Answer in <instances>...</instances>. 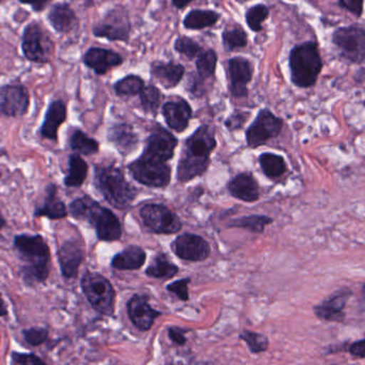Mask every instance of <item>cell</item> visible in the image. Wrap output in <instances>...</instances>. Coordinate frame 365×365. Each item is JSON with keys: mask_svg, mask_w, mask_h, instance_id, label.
<instances>
[{"mask_svg": "<svg viewBox=\"0 0 365 365\" xmlns=\"http://www.w3.org/2000/svg\"><path fill=\"white\" fill-rule=\"evenodd\" d=\"M70 149L76 155L91 157L97 155L100 150V143L95 138H91L81 129H74L70 134Z\"/></svg>", "mask_w": 365, "mask_h": 365, "instance_id": "30", "label": "cell"}, {"mask_svg": "<svg viewBox=\"0 0 365 365\" xmlns=\"http://www.w3.org/2000/svg\"><path fill=\"white\" fill-rule=\"evenodd\" d=\"M191 282L190 279H179V281L173 282L172 284H168L166 286V289L168 292H173L176 294L180 300H189V284Z\"/></svg>", "mask_w": 365, "mask_h": 365, "instance_id": "44", "label": "cell"}, {"mask_svg": "<svg viewBox=\"0 0 365 365\" xmlns=\"http://www.w3.org/2000/svg\"><path fill=\"white\" fill-rule=\"evenodd\" d=\"M88 163L81 155L72 153L68 158V172L63 185L69 189H80L88 177Z\"/></svg>", "mask_w": 365, "mask_h": 365, "instance_id": "29", "label": "cell"}, {"mask_svg": "<svg viewBox=\"0 0 365 365\" xmlns=\"http://www.w3.org/2000/svg\"><path fill=\"white\" fill-rule=\"evenodd\" d=\"M339 6H341L347 11L351 12L356 16H361L363 14V1H354V0H341L339 1Z\"/></svg>", "mask_w": 365, "mask_h": 365, "instance_id": "47", "label": "cell"}, {"mask_svg": "<svg viewBox=\"0 0 365 365\" xmlns=\"http://www.w3.org/2000/svg\"><path fill=\"white\" fill-rule=\"evenodd\" d=\"M10 363L11 365H48L43 359L33 352L12 351Z\"/></svg>", "mask_w": 365, "mask_h": 365, "instance_id": "43", "label": "cell"}, {"mask_svg": "<svg viewBox=\"0 0 365 365\" xmlns=\"http://www.w3.org/2000/svg\"><path fill=\"white\" fill-rule=\"evenodd\" d=\"M162 98L163 96L157 86L153 84L145 86L142 93H140V103L144 112L147 114L157 115Z\"/></svg>", "mask_w": 365, "mask_h": 365, "instance_id": "38", "label": "cell"}, {"mask_svg": "<svg viewBox=\"0 0 365 365\" xmlns=\"http://www.w3.org/2000/svg\"><path fill=\"white\" fill-rule=\"evenodd\" d=\"M147 254L138 245H130L112 258L110 266L117 270H138L146 262Z\"/></svg>", "mask_w": 365, "mask_h": 365, "instance_id": "28", "label": "cell"}, {"mask_svg": "<svg viewBox=\"0 0 365 365\" xmlns=\"http://www.w3.org/2000/svg\"><path fill=\"white\" fill-rule=\"evenodd\" d=\"M270 10L264 4L252 6L245 12V22L252 31L259 33L262 29V23L269 18Z\"/></svg>", "mask_w": 365, "mask_h": 365, "instance_id": "39", "label": "cell"}, {"mask_svg": "<svg viewBox=\"0 0 365 365\" xmlns=\"http://www.w3.org/2000/svg\"><path fill=\"white\" fill-rule=\"evenodd\" d=\"M190 332L189 329L179 328V327H170L168 329V336L179 346H183L187 343L185 333Z\"/></svg>", "mask_w": 365, "mask_h": 365, "instance_id": "46", "label": "cell"}, {"mask_svg": "<svg viewBox=\"0 0 365 365\" xmlns=\"http://www.w3.org/2000/svg\"><path fill=\"white\" fill-rule=\"evenodd\" d=\"M68 215V207L66 206L65 202L58 197V187L55 183H48L44 193L43 204L35 209L34 217L61 220Z\"/></svg>", "mask_w": 365, "mask_h": 365, "instance_id": "24", "label": "cell"}, {"mask_svg": "<svg viewBox=\"0 0 365 365\" xmlns=\"http://www.w3.org/2000/svg\"><path fill=\"white\" fill-rule=\"evenodd\" d=\"M178 272V267L173 264L164 253L157 254L146 269V274L155 279H172Z\"/></svg>", "mask_w": 365, "mask_h": 365, "instance_id": "33", "label": "cell"}, {"mask_svg": "<svg viewBox=\"0 0 365 365\" xmlns=\"http://www.w3.org/2000/svg\"><path fill=\"white\" fill-rule=\"evenodd\" d=\"M83 63L97 76H106L110 70L123 65V58L115 51L93 46L85 53Z\"/></svg>", "mask_w": 365, "mask_h": 365, "instance_id": "19", "label": "cell"}, {"mask_svg": "<svg viewBox=\"0 0 365 365\" xmlns=\"http://www.w3.org/2000/svg\"><path fill=\"white\" fill-rule=\"evenodd\" d=\"M174 48L179 54L189 59L195 58L204 51L197 42L189 37H179L175 41Z\"/></svg>", "mask_w": 365, "mask_h": 365, "instance_id": "41", "label": "cell"}, {"mask_svg": "<svg viewBox=\"0 0 365 365\" xmlns=\"http://www.w3.org/2000/svg\"><path fill=\"white\" fill-rule=\"evenodd\" d=\"M292 82L299 88H311L317 82L322 69V59L316 42L294 46L289 54Z\"/></svg>", "mask_w": 365, "mask_h": 365, "instance_id": "5", "label": "cell"}, {"mask_svg": "<svg viewBox=\"0 0 365 365\" xmlns=\"http://www.w3.org/2000/svg\"><path fill=\"white\" fill-rule=\"evenodd\" d=\"M349 352L352 356L358 359L365 358V339H362L360 341H354V344L350 345Z\"/></svg>", "mask_w": 365, "mask_h": 365, "instance_id": "48", "label": "cell"}, {"mask_svg": "<svg viewBox=\"0 0 365 365\" xmlns=\"http://www.w3.org/2000/svg\"><path fill=\"white\" fill-rule=\"evenodd\" d=\"M283 125V119L275 116L271 110L267 108L260 110L255 120L245 132L247 146L258 148L268 140L277 138L281 134Z\"/></svg>", "mask_w": 365, "mask_h": 365, "instance_id": "12", "label": "cell"}, {"mask_svg": "<svg viewBox=\"0 0 365 365\" xmlns=\"http://www.w3.org/2000/svg\"><path fill=\"white\" fill-rule=\"evenodd\" d=\"M191 4V1H173L172 5L176 7L177 9H183Z\"/></svg>", "mask_w": 365, "mask_h": 365, "instance_id": "51", "label": "cell"}, {"mask_svg": "<svg viewBox=\"0 0 365 365\" xmlns=\"http://www.w3.org/2000/svg\"><path fill=\"white\" fill-rule=\"evenodd\" d=\"M48 21L55 31L59 34L71 33L80 25L78 16L68 3L53 5L48 14Z\"/></svg>", "mask_w": 365, "mask_h": 365, "instance_id": "26", "label": "cell"}, {"mask_svg": "<svg viewBox=\"0 0 365 365\" xmlns=\"http://www.w3.org/2000/svg\"><path fill=\"white\" fill-rule=\"evenodd\" d=\"M240 339L247 343L250 350L253 354H262V352L266 351L268 349L269 339L264 335L260 334V333L245 330L241 333Z\"/></svg>", "mask_w": 365, "mask_h": 365, "instance_id": "40", "label": "cell"}, {"mask_svg": "<svg viewBox=\"0 0 365 365\" xmlns=\"http://www.w3.org/2000/svg\"><path fill=\"white\" fill-rule=\"evenodd\" d=\"M332 41L350 63H362L364 61L365 31L362 26L339 27L333 33Z\"/></svg>", "mask_w": 365, "mask_h": 365, "instance_id": "11", "label": "cell"}, {"mask_svg": "<svg viewBox=\"0 0 365 365\" xmlns=\"http://www.w3.org/2000/svg\"><path fill=\"white\" fill-rule=\"evenodd\" d=\"M61 274L66 279H76L85 258L82 245L76 240H67L57 252Z\"/></svg>", "mask_w": 365, "mask_h": 365, "instance_id": "18", "label": "cell"}, {"mask_svg": "<svg viewBox=\"0 0 365 365\" xmlns=\"http://www.w3.org/2000/svg\"><path fill=\"white\" fill-rule=\"evenodd\" d=\"M222 40H223L224 48L227 52L245 48L249 42L247 34L240 25H235L232 29H226L222 35Z\"/></svg>", "mask_w": 365, "mask_h": 365, "instance_id": "37", "label": "cell"}, {"mask_svg": "<svg viewBox=\"0 0 365 365\" xmlns=\"http://www.w3.org/2000/svg\"><path fill=\"white\" fill-rule=\"evenodd\" d=\"M162 115L166 125L177 133H182L190 125L192 108L182 98H174L162 106Z\"/></svg>", "mask_w": 365, "mask_h": 365, "instance_id": "21", "label": "cell"}, {"mask_svg": "<svg viewBox=\"0 0 365 365\" xmlns=\"http://www.w3.org/2000/svg\"><path fill=\"white\" fill-rule=\"evenodd\" d=\"M258 162L264 176L272 180L281 178L287 172V165L282 155L272 153H264L259 155Z\"/></svg>", "mask_w": 365, "mask_h": 365, "instance_id": "32", "label": "cell"}, {"mask_svg": "<svg viewBox=\"0 0 365 365\" xmlns=\"http://www.w3.org/2000/svg\"><path fill=\"white\" fill-rule=\"evenodd\" d=\"M22 334L29 345L38 347V346L43 345L48 341L50 332L48 329L42 328V327H31V328L24 329Z\"/></svg>", "mask_w": 365, "mask_h": 365, "instance_id": "42", "label": "cell"}, {"mask_svg": "<svg viewBox=\"0 0 365 365\" xmlns=\"http://www.w3.org/2000/svg\"><path fill=\"white\" fill-rule=\"evenodd\" d=\"M145 87V82L140 76L129 74L121 80L117 81L113 88L119 97H135L140 96Z\"/></svg>", "mask_w": 365, "mask_h": 365, "instance_id": "35", "label": "cell"}, {"mask_svg": "<svg viewBox=\"0 0 365 365\" xmlns=\"http://www.w3.org/2000/svg\"><path fill=\"white\" fill-rule=\"evenodd\" d=\"M83 294L98 313L112 317L115 313L116 292L110 279L93 271H87L81 279Z\"/></svg>", "mask_w": 365, "mask_h": 365, "instance_id": "6", "label": "cell"}, {"mask_svg": "<svg viewBox=\"0 0 365 365\" xmlns=\"http://www.w3.org/2000/svg\"><path fill=\"white\" fill-rule=\"evenodd\" d=\"M272 222L273 220L267 215H252L232 220L228 224V227L241 228L255 234H262L267 226L270 225Z\"/></svg>", "mask_w": 365, "mask_h": 365, "instance_id": "34", "label": "cell"}, {"mask_svg": "<svg viewBox=\"0 0 365 365\" xmlns=\"http://www.w3.org/2000/svg\"><path fill=\"white\" fill-rule=\"evenodd\" d=\"M140 217L144 225L155 234H177L182 228V222L178 215L165 205H145L140 209Z\"/></svg>", "mask_w": 365, "mask_h": 365, "instance_id": "10", "label": "cell"}, {"mask_svg": "<svg viewBox=\"0 0 365 365\" xmlns=\"http://www.w3.org/2000/svg\"><path fill=\"white\" fill-rule=\"evenodd\" d=\"M215 147L217 140L213 128L200 125L185 142L177 168V179L185 183L202 176L210 165L211 153Z\"/></svg>", "mask_w": 365, "mask_h": 365, "instance_id": "1", "label": "cell"}, {"mask_svg": "<svg viewBox=\"0 0 365 365\" xmlns=\"http://www.w3.org/2000/svg\"><path fill=\"white\" fill-rule=\"evenodd\" d=\"M31 95L22 84H7L0 88V116L23 118L29 113Z\"/></svg>", "mask_w": 365, "mask_h": 365, "instance_id": "13", "label": "cell"}, {"mask_svg": "<svg viewBox=\"0 0 365 365\" xmlns=\"http://www.w3.org/2000/svg\"><path fill=\"white\" fill-rule=\"evenodd\" d=\"M1 177H3V174H1V173H0V178H1Z\"/></svg>", "mask_w": 365, "mask_h": 365, "instance_id": "53", "label": "cell"}, {"mask_svg": "<svg viewBox=\"0 0 365 365\" xmlns=\"http://www.w3.org/2000/svg\"><path fill=\"white\" fill-rule=\"evenodd\" d=\"M128 315L136 329L140 331L150 330L155 319L162 315L149 304V298L146 294H134L127 304Z\"/></svg>", "mask_w": 365, "mask_h": 365, "instance_id": "17", "label": "cell"}, {"mask_svg": "<svg viewBox=\"0 0 365 365\" xmlns=\"http://www.w3.org/2000/svg\"><path fill=\"white\" fill-rule=\"evenodd\" d=\"M178 145V140L168 130L161 125H157L146 140V147L142 155L166 163L174 158L175 149Z\"/></svg>", "mask_w": 365, "mask_h": 365, "instance_id": "14", "label": "cell"}, {"mask_svg": "<svg viewBox=\"0 0 365 365\" xmlns=\"http://www.w3.org/2000/svg\"><path fill=\"white\" fill-rule=\"evenodd\" d=\"M220 16L211 10H192L183 19V27L189 31H202L209 29L219 22Z\"/></svg>", "mask_w": 365, "mask_h": 365, "instance_id": "31", "label": "cell"}, {"mask_svg": "<svg viewBox=\"0 0 365 365\" xmlns=\"http://www.w3.org/2000/svg\"><path fill=\"white\" fill-rule=\"evenodd\" d=\"M128 170L134 180L153 189H165L172 179V168L168 163H161L144 155L131 162Z\"/></svg>", "mask_w": 365, "mask_h": 365, "instance_id": "7", "label": "cell"}, {"mask_svg": "<svg viewBox=\"0 0 365 365\" xmlns=\"http://www.w3.org/2000/svg\"><path fill=\"white\" fill-rule=\"evenodd\" d=\"M254 68L245 57H234L228 61L230 91L235 98H247V85L253 78Z\"/></svg>", "mask_w": 365, "mask_h": 365, "instance_id": "16", "label": "cell"}, {"mask_svg": "<svg viewBox=\"0 0 365 365\" xmlns=\"http://www.w3.org/2000/svg\"><path fill=\"white\" fill-rule=\"evenodd\" d=\"M151 76L165 89L178 86L185 76V67L180 63L155 61L151 65Z\"/></svg>", "mask_w": 365, "mask_h": 365, "instance_id": "27", "label": "cell"}, {"mask_svg": "<svg viewBox=\"0 0 365 365\" xmlns=\"http://www.w3.org/2000/svg\"><path fill=\"white\" fill-rule=\"evenodd\" d=\"M8 315V307L4 301L3 297H1V292H0V317Z\"/></svg>", "mask_w": 365, "mask_h": 365, "instance_id": "50", "label": "cell"}, {"mask_svg": "<svg viewBox=\"0 0 365 365\" xmlns=\"http://www.w3.org/2000/svg\"><path fill=\"white\" fill-rule=\"evenodd\" d=\"M131 29L129 12L123 6H116L106 11L102 20L93 26V34L95 37L108 41L127 43Z\"/></svg>", "mask_w": 365, "mask_h": 365, "instance_id": "8", "label": "cell"}, {"mask_svg": "<svg viewBox=\"0 0 365 365\" xmlns=\"http://www.w3.org/2000/svg\"><path fill=\"white\" fill-rule=\"evenodd\" d=\"M68 213L74 220L91 224L100 241L114 242L123 236V226L118 217L91 196L84 195L72 200L68 207Z\"/></svg>", "mask_w": 365, "mask_h": 365, "instance_id": "3", "label": "cell"}, {"mask_svg": "<svg viewBox=\"0 0 365 365\" xmlns=\"http://www.w3.org/2000/svg\"><path fill=\"white\" fill-rule=\"evenodd\" d=\"M108 140L125 157L135 151L140 144V138L133 127L125 123H114L108 129Z\"/></svg>", "mask_w": 365, "mask_h": 365, "instance_id": "23", "label": "cell"}, {"mask_svg": "<svg viewBox=\"0 0 365 365\" xmlns=\"http://www.w3.org/2000/svg\"><path fill=\"white\" fill-rule=\"evenodd\" d=\"M217 55L213 50L202 51L196 59V70L200 82L213 78L217 69Z\"/></svg>", "mask_w": 365, "mask_h": 365, "instance_id": "36", "label": "cell"}, {"mask_svg": "<svg viewBox=\"0 0 365 365\" xmlns=\"http://www.w3.org/2000/svg\"><path fill=\"white\" fill-rule=\"evenodd\" d=\"M14 247L21 260L25 262L21 274L29 285L44 283L50 277L51 250L41 235H16Z\"/></svg>", "mask_w": 365, "mask_h": 365, "instance_id": "2", "label": "cell"}, {"mask_svg": "<svg viewBox=\"0 0 365 365\" xmlns=\"http://www.w3.org/2000/svg\"><path fill=\"white\" fill-rule=\"evenodd\" d=\"M249 116L250 114H245V113L243 112L234 113L232 116L226 119L225 127L227 128V130H230V131H236V130L242 129Z\"/></svg>", "mask_w": 365, "mask_h": 365, "instance_id": "45", "label": "cell"}, {"mask_svg": "<svg viewBox=\"0 0 365 365\" xmlns=\"http://www.w3.org/2000/svg\"><path fill=\"white\" fill-rule=\"evenodd\" d=\"M23 5L29 6V7L33 8L34 12H42L44 9H46L48 6L51 5V1H41V3H36V4H27V3H21Z\"/></svg>", "mask_w": 365, "mask_h": 365, "instance_id": "49", "label": "cell"}, {"mask_svg": "<svg viewBox=\"0 0 365 365\" xmlns=\"http://www.w3.org/2000/svg\"><path fill=\"white\" fill-rule=\"evenodd\" d=\"M54 42L38 22L27 25L22 35V52L31 63H48L53 54Z\"/></svg>", "mask_w": 365, "mask_h": 365, "instance_id": "9", "label": "cell"}, {"mask_svg": "<svg viewBox=\"0 0 365 365\" xmlns=\"http://www.w3.org/2000/svg\"><path fill=\"white\" fill-rule=\"evenodd\" d=\"M172 250L177 257L187 262H202L210 256L209 243L202 237L194 234H182L172 243Z\"/></svg>", "mask_w": 365, "mask_h": 365, "instance_id": "15", "label": "cell"}, {"mask_svg": "<svg viewBox=\"0 0 365 365\" xmlns=\"http://www.w3.org/2000/svg\"><path fill=\"white\" fill-rule=\"evenodd\" d=\"M351 294L352 292L349 288L337 290L328 299L314 307L316 316L326 322H343L346 317L344 309Z\"/></svg>", "mask_w": 365, "mask_h": 365, "instance_id": "20", "label": "cell"}, {"mask_svg": "<svg viewBox=\"0 0 365 365\" xmlns=\"http://www.w3.org/2000/svg\"><path fill=\"white\" fill-rule=\"evenodd\" d=\"M93 185L104 200L119 210L131 207L138 191L125 178V173L115 164L93 166Z\"/></svg>", "mask_w": 365, "mask_h": 365, "instance_id": "4", "label": "cell"}, {"mask_svg": "<svg viewBox=\"0 0 365 365\" xmlns=\"http://www.w3.org/2000/svg\"><path fill=\"white\" fill-rule=\"evenodd\" d=\"M7 225V221H6L5 217L3 213L0 212V230H3L4 228Z\"/></svg>", "mask_w": 365, "mask_h": 365, "instance_id": "52", "label": "cell"}, {"mask_svg": "<svg viewBox=\"0 0 365 365\" xmlns=\"http://www.w3.org/2000/svg\"><path fill=\"white\" fill-rule=\"evenodd\" d=\"M68 117V108L63 100H54L51 102L44 115V120L40 127V136L51 142L58 140V130L66 123Z\"/></svg>", "mask_w": 365, "mask_h": 365, "instance_id": "22", "label": "cell"}, {"mask_svg": "<svg viewBox=\"0 0 365 365\" xmlns=\"http://www.w3.org/2000/svg\"><path fill=\"white\" fill-rule=\"evenodd\" d=\"M227 190L232 197L245 202H257L260 197L259 185L253 175L241 173L228 182Z\"/></svg>", "mask_w": 365, "mask_h": 365, "instance_id": "25", "label": "cell"}]
</instances>
